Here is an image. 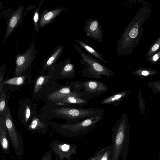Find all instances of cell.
<instances>
[{
	"label": "cell",
	"mask_w": 160,
	"mask_h": 160,
	"mask_svg": "<svg viewBox=\"0 0 160 160\" xmlns=\"http://www.w3.org/2000/svg\"><path fill=\"white\" fill-rule=\"evenodd\" d=\"M159 58V56L158 54H156L155 55H154L153 57H152V59L154 61H156L157 60H158V59Z\"/></svg>",
	"instance_id": "32"
},
{
	"label": "cell",
	"mask_w": 160,
	"mask_h": 160,
	"mask_svg": "<svg viewBox=\"0 0 160 160\" xmlns=\"http://www.w3.org/2000/svg\"><path fill=\"white\" fill-rule=\"evenodd\" d=\"M2 160H6L5 159H3Z\"/></svg>",
	"instance_id": "33"
},
{
	"label": "cell",
	"mask_w": 160,
	"mask_h": 160,
	"mask_svg": "<svg viewBox=\"0 0 160 160\" xmlns=\"http://www.w3.org/2000/svg\"><path fill=\"white\" fill-rule=\"evenodd\" d=\"M158 73V72L155 71L146 69L138 70L132 72L134 76L141 78L150 76Z\"/></svg>",
	"instance_id": "20"
},
{
	"label": "cell",
	"mask_w": 160,
	"mask_h": 160,
	"mask_svg": "<svg viewBox=\"0 0 160 160\" xmlns=\"http://www.w3.org/2000/svg\"><path fill=\"white\" fill-rule=\"evenodd\" d=\"M76 41L80 46L91 55H92L104 63L107 64L109 63L107 61L103 58L101 55L92 47L79 39H77Z\"/></svg>",
	"instance_id": "16"
},
{
	"label": "cell",
	"mask_w": 160,
	"mask_h": 160,
	"mask_svg": "<svg viewBox=\"0 0 160 160\" xmlns=\"http://www.w3.org/2000/svg\"><path fill=\"white\" fill-rule=\"evenodd\" d=\"M160 45V38L159 40L152 47L151 50L152 52L157 51L159 48Z\"/></svg>",
	"instance_id": "30"
},
{
	"label": "cell",
	"mask_w": 160,
	"mask_h": 160,
	"mask_svg": "<svg viewBox=\"0 0 160 160\" xmlns=\"http://www.w3.org/2000/svg\"><path fill=\"white\" fill-rule=\"evenodd\" d=\"M81 95L74 91L66 96L61 102L65 104L82 106L88 104V100L81 98Z\"/></svg>",
	"instance_id": "12"
},
{
	"label": "cell",
	"mask_w": 160,
	"mask_h": 160,
	"mask_svg": "<svg viewBox=\"0 0 160 160\" xmlns=\"http://www.w3.org/2000/svg\"><path fill=\"white\" fill-rule=\"evenodd\" d=\"M98 151L91 158L87 160H98Z\"/></svg>",
	"instance_id": "31"
},
{
	"label": "cell",
	"mask_w": 160,
	"mask_h": 160,
	"mask_svg": "<svg viewBox=\"0 0 160 160\" xmlns=\"http://www.w3.org/2000/svg\"><path fill=\"white\" fill-rule=\"evenodd\" d=\"M74 46L81 57L79 61L84 66L80 71L84 77L102 79L103 77H105L108 79L114 74L112 70L85 52L76 43H74Z\"/></svg>",
	"instance_id": "2"
},
{
	"label": "cell",
	"mask_w": 160,
	"mask_h": 160,
	"mask_svg": "<svg viewBox=\"0 0 160 160\" xmlns=\"http://www.w3.org/2000/svg\"><path fill=\"white\" fill-rule=\"evenodd\" d=\"M138 98L139 103V107L141 114L143 113L145 110V102L142 95L139 91L138 96Z\"/></svg>",
	"instance_id": "26"
},
{
	"label": "cell",
	"mask_w": 160,
	"mask_h": 160,
	"mask_svg": "<svg viewBox=\"0 0 160 160\" xmlns=\"http://www.w3.org/2000/svg\"><path fill=\"white\" fill-rule=\"evenodd\" d=\"M62 49L63 47H61L55 51L47 61L46 64L47 66H50L52 64L58 56L60 54Z\"/></svg>",
	"instance_id": "24"
},
{
	"label": "cell",
	"mask_w": 160,
	"mask_h": 160,
	"mask_svg": "<svg viewBox=\"0 0 160 160\" xmlns=\"http://www.w3.org/2000/svg\"><path fill=\"white\" fill-rule=\"evenodd\" d=\"M39 9H38L37 8L35 10L33 17V20L34 22L35 27L36 28V30L37 31H39Z\"/></svg>",
	"instance_id": "27"
},
{
	"label": "cell",
	"mask_w": 160,
	"mask_h": 160,
	"mask_svg": "<svg viewBox=\"0 0 160 160\" xmlns=\"http://www.w3.org/2000/svg\"><path fill=\"white\" fill-rule=\"evenodd\" d=\"M46 127L45 124L34 117L28 126V129L32 133L37 132L44 133L46 132Z\"/></svg>",
	"instance_id": "17"
},
{
	"label": "cell",
	"mask_w": 160,
	"mask_h": 160,
	"mask_svg": "<svg viewBox=\"0 0 160 160\" xmlns=\"http://www.w3.org/2000/svg\"><path fill=\"white\" fill-rule=\"evenodd\" d=\"M52 151L51 149L46 152L39 160H52Z\"/></svg>",
	"instance_id": "28"
},
{
	"label": "cell",
	"mask_w": 160,
	"mask_h": 160,
	"mask_svg": "<svg viewBox=\"0 0 160 160\" xmlns=\"http://www.w3.org/2000/svg\"><path fill=\"white\" fill-rule=\"evenodd\" d=\"M98 151V160H112L113 154L112 145L102 148Z\"/></svg>",
	"instance_id": "19"
},
{
	"label": "cell",
	"mask_w": 160,
	"mask_h": 160,
	"mask_svg": "<svg viewBox=\"0 0 160 160\" xmlns=\"http://www.w3.org/2000/svg\"><path fill=\"white\" fill-rule=\"evenodd\" d=\"M64 8H60L48 11L42 15L40 22L41 27H43L50 22L54 18L59 15Z\"/></svg>",
	"instance_id": "15"
},
{
	"label": "cell",
	"mask_w": 160,
	"mask_h": 160,
	"mask_svg": "<svg viewBox=\"0 0 160 160\" xmlns=\"http://www.w3.org/2000/svg\"><path fill=\"white\" fill-rule=\"evenodd\" d=\"M5 95L4 93L1 94L0 102V116H3L4 112L7 108H6Z\"/></svg>",
	"instance_id": "25"
},
{
	"label": "cell",
	"mask_w": 160,
	"mask_h": 160,
	"mask_svg": "<svg viewBox=\"0 0 160 160\" xmlns=\"http://www.w3.org/2000/svg\"><path fill=\"white\" fill-rule=\"evenodd\" d=\"M72 88L71 83L70 85L62 88L56 91L48 96V99L51 101L61 102V101L66 96L74 91H72Z\"/></svg>",
	"instance_id": "13"
},
{
	"label": "cell",
	"mask_w": 160,
	"mask_h": 160,
	"mask_svg": "<svg viewBox=\"0 0 160 160\" xmlns=\"http://www.w3.org/2000/svg\"><path fill=\"white\" fill-rule=\"evenodd\" d=\"M159 160H160V158H159Z\"/></svg>",
	"instance_id": "34"
},
{
	"label": "cell",
	"mask_w": 160,
	"mask_h": 160,
	"mask_svg": "<svg viewBox=\"0 0 160 160\" xmlns=\"http://www.w3.org/2000/svg\"><path fill=\"white\" fill-rule=\"evenodd\" d=\"M3 116L13 151L16 156L20 158L23 155L24 152V144L22 136L16 129L10 111L7 110Z\"/></svg>",
	"instance_id": "6"
},
{
	"label": "cell",
	"mask_w": 160,
	"mask_h": 160,
	"mask_svg": "<svg viewBox=\"0 0 160 160\" xmlns=\"http://www.w3.org/2000/svg\"><path fill=\"white\" fill-rule=\"evenodd\" d=\"M32 50L30 49L24 54L19 56L16 59V67L15 71V76L21 75L28 67L32 60Z\"/></svg>",
	"instance_id": "9"
},
{
	"label": "cell",
	"mask_w": 160,
	"mask_h": 160,
	"mask_svg": "<svg viewBox=\"0 0 160 160\" xmlns=\"http://www.w3.org/2000/svg\"><path fill=\"white\" fill-rule=\"evenodd\" d=\"M71 83L75 92L80 94L81 98L88 100L99 96L108 90L106 85L98 81H77Z\"/></svg>",
	"instance_id": "5"
},
{
	"label": "cell",
	"mask_w": 160,
	"mask_h": 160,
	"mask_svg": "<svg viewBox=\"0 0 160 160\" xmlns=\"http://www.w3.org/2000/svg\"><path fill=\"white\" fill-rule=\"evenodd\" d=\"M23 10V7H21L15 12L11 17L7 27L4 40L8 38L19 22Z\"/></svg>",
	"instance_id": "14"
},
{
	"label": "cell",
	"mask_w": 160,
	"mask_h": 160,
	"mask_svg": "<svg viewBox=\"0 0 160 160\" xmlns=\"http://www.w3.org/2000/svg\"><path fill=\"white\" fill-rule=\"evenodd\" d=\"M53 110L57 116L67 120L69 122L79 121L104 113L102 110L92 107L82 108L61 107Z\"/></svg>",
	"instance_id": "4"
},
{
	"label": "cell",
	"mask_w": 160,
	"mask_h": 160,
	"mask_svg": "<svg viewBox=\"0 0 160 160\" xmlns=\"http://www.w3.org/2000/svg\"><path fill=\"white\" fill-rule=\"evenodd\" d=\"M126 112L122 114L113 126L111 141L113 148L112 160H126L129 146L130 124Z\"/></svg>",
	"instance_id": "1"
},
{
	"label": "cell",
	"mask_w": 160,
	"mask_h": 160,
	"mask_svg": "<svg viewBox=\"0 0 160 160\" xmlns=\"http://www.w3.org/2000/svg\"><path fill=\"white\" fill-rule=\"evenodd\" d=\"M49 147L54 154L58 156L59 160H71V156L77 153V145L63 142L58 140L52 142Z\"/></svg>",
	"instance_id": "7"
},
{
	"label": "cell",
	"mask_w": 160,
	"mask_h": 160,
	"mask_svg": "<svg viewBox=\"0 0 160 160\" xmlns=\"http://www.w3.org/2000/svg\"><path fill=\"white\" fill-rule=\"evenodd\" d=\"M71 60H68L66 62L61 72L62 75L66 78H73L75 77V70L74 65L71 63Z\"/></svg>",
	"instance_id": "18"
},
{
	"label": "cell",
	"mask_w": 160,
	"mask_h": 160,
	"mask_svg": "<svg viewBox=\"0 0 160 160\" xmlns=\"http://www.w3.org/2000/svg\"><path fill=\"white\" fill-rule=\"evenodd\" d=\"M45 80L46 78L43 76H40L38 78L35 83L34 91V93H36L39 91Z\"/></svg>",
	"instance_id": "23"
},
{
	"label": "cell",
	"mask_w": 160,
	"mask_h": 160,
	"mask_svg": "<svg viewBox=\"0 0 160 160\" xmlns=\"http://www.w3.org/2000/svg\"><path fill=\"white\" fill-rule=\"evenodd\" d=\"M129 93V91H124L113 94L102 100L100 104L112 105L115 107H117Z\"/></svg>",
	"instance_id": "11"
},
{
	"label": "cell",
	"mask_w": 160,
	"mask_h": 160,
	"mask_svg": "<svg viewBox=\"0 0 160 160\" xmlns=\"http://www.w3.org/2000/svg\"><path fill=\"white\" fill-rule=\"evenodd\" d=\"M147 85L155 95L160 93V80L150 81Z\"/></svg>",
	"instance_id": "21"
},
{
	"label": "cell",
	"mask_w": 160,
	"mask_h": 160,
	"mask_svg": "<svg viewBox=\"0 0 160 160\" xmlns=\"http://www.w3.org/2000/svg\"><path fill=\"white\" fill-rule=\"evenodd\" d=\"M103 115L93 116L76 122L60 124L56 131L61 135L66 137L81 136L94 129L101 121Z\"/></svg>",
	"instance_id": "3"
},
{
	"label": "cell",
	"mask_w": 160,
	"mask_h": 160,
	"mask_svg": "<svg viewBox=\"0 0 160 160\" xmlns=\"http://www.w3.org/2000/svg\"><path fill=\"white\" fill-rule=\"evenodd\" d=\"M0 143L2 149L4 153L10 155V146L7 136V128L3 116H0Z\"/></svg>",
	"instance_id": "10"
},
{
	"label": "cell",
	"mask_w": 160,
	"mask_h": 160,
	"mask_svg": "<svg viewBox=\"0 0 160 160\" xmlns=\"http://www.w3.org/2000/svg\"><path fill=\"white\" fill-rule=\"evenodd\" d=\"M25 80L23 76L17 77L10 79L4 82L3 83L14 85H20L22 84Z\"/></svg>",
	"instance_id": "22"
},
{
	"label": "cell",
	"mask_w": 160,
	"mask_h": 160,
	"mask_svg": "<svg viewBox=\"0 0 160 160\" xmlns=\"http://www.w3.org/2000/svg\"><path fill=\"white\" fill-rule=\"evenodd\" d=\"M30 115V110L28 106H27L25 109V121L26 122L28 121Z\"/></svg>",
	"instance_id": "29"
},
{
	"label": "cell",
	"mask_w": 160,
	"mask_h": 160,
	"mask_svg": "<svg viewBox=\"0 0 160 160\" xmlns=\"http://www.w3.org/2000/svg\"><path fill=\"white\" fill-rule=\"evenodd\" d=\"M83 29L87 36L102 43L103 30L97 19L90 18L86 20L83 26Z\"/></svg>",
	"instance_id": "8"
}]
</instances>
